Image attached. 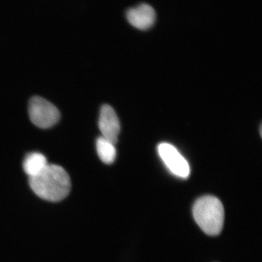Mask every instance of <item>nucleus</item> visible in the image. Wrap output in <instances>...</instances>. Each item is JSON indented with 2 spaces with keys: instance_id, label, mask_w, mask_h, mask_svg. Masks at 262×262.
I'll return each mask as SVG.
<instances>
[{
  "instance_id": "1",
  "label": "nucleus",
  "mask_w": 262,
  "mask_h": 262,
  "mask_svg": "<svg viewBox=\"0 0 262 262\" xmlns=\"http://www.w3.org/2000/svg\"><path fill=\"white\" fill-rule=\"evenodd\" d=\"M29 182L36 195L52 202H60L67 198L71 189L67 172L61 166L51 164L37 176L29 178Z\"/></svg>"
},
{
  "instance_id": "2",
  "label": "nucleus",
  "mask_w": 262,
  "mask_h": 262,
  "mask_svg": "<svg viewBox=\"0 0 262 262\" xmlns=\"http://www.w3.org/2000/svg\"><path fill=\"white\" fill-rule=\"evenodd\" d=\"M193 215L196 224L206 234L214 236L221 233L225 212L220 200L211 195L202 196L195 202Z\"/></svg>"
},
{
  "instance_id": "3",
  "label": "nucleus",
  "mask_w": 262,
  "mask_h": 262,
  "mask_svg": "<svg viewBox=\"0 0 262 262\" xmlns=\"http://www.w3.org/2000/svg\"><path fill=\"white\" fill-rule=\"evenodd\" d=\"M28 111L31 122L41 129L50 128L60 119V111L57 107L41 97L31 98Z\"/></svg>"
},
{
  "instance_id": "4",
  "label": "nucleus",
  "mask_w": 262,
  "mask_h": 262,
  "mask_svg": "<svg viewBox=\"0 0 262 262\" xmlns=\"http://www.w3.org/2000/svg\"><path fill=\"white\" fill-rule=\"evenodd\" d=\"M158 152L164 163L173 175L183 179L190 173L189 163L178 149L171 144L162 143L158 146Z\"/></svg>"
},
{
  "instance_id": "5",
  "label": "nucleus",
  "mask_w": 262,
  "mask_h": 262,
  "mask_svg": "<svg viewBox=\"0 0 262 262\" xmlns=\"http://www.w3.org/2000/svg\"><path fill=\"white\" fill-rule=\"evenodd\" d=\"M98 126L102 137L116 145L120 131V121L113 108L108 104L101 107Z\"/></svg>"
},
{
  "instance_id": "6",
  "label": "nucleus",
  "mask_w": 262,
  "mask_h": 262,
  "mask_svg": "<svg viewBox=\"0 0 262 262\" xmlns=\"http://www.w3.org/2000/svg\"><path fill=\"white\" fill-rule=\"evenodd\" d=\"M126 18L133 27L146 31L155 25L156 14L151 6L143 3L129 9L126 12Z\"/></svg>"
},
{
  "instance_id": "7",
  "label": "nucleus",
  "mask_w": 262,
  "mask_h": 262,
  "mask_svg": "<svg viewBox=\"0 0 262 262\" xmlns=\"http://www.w3.org/2000/svg\"><path fill=\"white\" fill-rule=\"evenodd\" d=\"M48 165L47 159L44 155L39 152H32L25 157L24 169L29 178H32L40 173Z\"/></svg>"
},
{
  "instance_id": "8",
  "label": "nucleus",
  "mask_w": 262,
  "mask_h": 262,
  "mask_svg": "<svg viewBox=\"0 0 262 262\" xmlns=\"http://www.w3.org/2000/svg\"><path fill=\"white\" fill-rule=\"evenodd\" d=\"M96 147L98 157L101 161L107 165H111L115 161L117 150L114 143L101 136L97 140Z\"/></svg>"
}]
</instances>
